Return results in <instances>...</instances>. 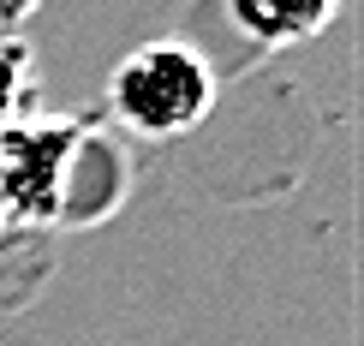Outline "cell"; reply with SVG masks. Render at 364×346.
Returning a JSON list of instances; mask_svg holds the SVG:
<instances>
[{"instance_id":"3957f363","label":"cell","mask_w":364,"mask_h":346,"mask_svg":"<svg viewBox=\"0 0 364 346\" xmlns=\"http://www.w3.org/2000/svg\"><path fill=\"white\" fill-rule=\"evenodd\" d=\"M24 90H30L24 48H0V131L12 126V102H24Z\"/></svg>"},{"instance_id":"6da1fadb","label":"cell","mask_w":364,"mask_h":346,"mask_svg":"<svg viewBox=\"0 0 364 346\" xmlns=\"http://www.w3.org/2000/svg\"><path fill=\"white\" fill-rule=\"evenodd\" d=\"M108 102L138 138H179L209 114L215 72L191 42H144L138 54L119 60Z\"/></svg>"},{"instance_id":"7a4b0ae2","label":"cell","mask_w":364,"mask_h":346,"mask_svg":"<svg viewBox=\"0 0 364 346\" xmlns=\"http://www.w3.org/2000/svg\"><path fill=\"white\" fill-rule=\"evenodd\" d=\"M341 0H227V18H233L257 48H281V42L316 36L335 18Z\"/></svg>"},{"instance_id":"277c9868","label":"cell","mask_w":364,"mask_h":346,"mask_svg":"<svg viewBox=\"0 0 364 346\" xmlns=\"http://www.w3.org/2000/svg\"><path fill=\"white\" fill-rule=\"evenodd\" d=\"M30 6H36V0H0V24H12V18H24Z\"/></svg>"}]
</instances>
